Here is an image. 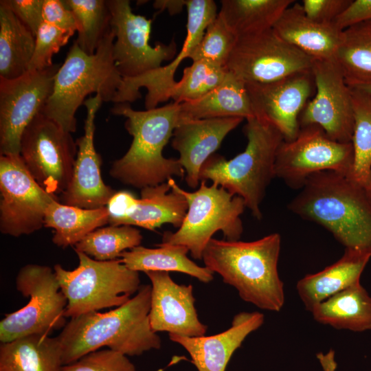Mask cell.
Here are the masks:
<instances>
[{"instance_id":"12","label":"cell","mask_w":371,"mask_h":371,"mask_svg":"<svg viewBox=\"0 0 371 371\" xmlns=\"http://www.w3.org/2000/svg\"><path fill=\"white\" fill-rule=\"evenodd\" d=\"M314 61L272 28L238 37L225 67L246 84H265L312 71Z\"/></svg>"},{"instance_id":"27","label":"cell","mask_w":371,"mask_h":371,"mask_svg":"<svg viewBox=\"0 0 371 371\" xmlns=\"http://www.w3.org/2000/svg\"><path fill=\"white\" fill-rule=\"evenodd\" d=\"M63 366L56 337L34 334L1 344L0 371H60Z\"/></svg>"},{"instance_id":"25","label":"cell","mask_w":371,"mask_h":371,"mask_svg":"<svg viewBox=\"0 0 371 371\" xmlns=\"http://www.w3.org/2000/svg\"><path fill=\"white\" fill-rule=\"evenodd\" d=\"M370 257V254L346 249L337 262L300 279L296 288L306 308L311 311L315 305L360 282L361 275Z\"/></svg>"},{"instance_id":"31","label":"cell","mask_w":371,"mask_h":371,"mask_svg":"<svg viewBox=\"0 0 371 371\" xmlns=\"http://www.w3.org/2000/svg\"><path fill=\"white\" fill-rule=\"evenodd\" d=\"M106 207L85 209L65 205L58 199L48 206L44 227L52 228V242L59 247L76 245L93 230L108 223Z\"/></svg>"},{"instance_id":"47","label":"cell","mask_w":371,"mask_h":371,"mask_svg":"<svg viewBox=\"0 0 371 371\" xmlns=\"http://www.w3.org/2000/svg\"><path fill=\"white\" fill-rule=\"evenodd\" d=\"M351 88L360 89L371 95V83L363 84Z\"/></svg>"},{"instance_id":"30","label":"cell","mask_w":371,"mask_h":371,"mask_svg":"<svg viewBox=\"0 0 371 371\" xmlns=\"http://www.w3.org/2000/svg\"><path fill=\"white\" fill-rule=\"evenodd\" d=\"M157 248L137 246L124 251L122 262L136 271H177L188 274L203 283L213 280L214 273L206 267H201L191 260L189 249L182 245L158 244Z\"/></svg>"},{"instance_id":"29","label":"cell","mask_w":371,"mask_h":371,"mask_svg":"<svg viewBox=\"0 0 371 371\" xmlns=\"http://www.w3.org/2000/svg\"><path fill=\"white\" fill-rule=\"evenodd\" d=\"M35 41L5 1H0V78H16L29 71Z\"/></svg>"},{"instance_id":"14","label":"cell","mask_w":371,"mask_h":371,"mask_svg":"<svg viewBox=\"0 0 371 371\" xmlns=\"http://www.w3.org/2000/svg\"><path fill=\"white\" fill-rule=\"evenodd\" d=\"M106 3L115 35L113 56L122 78L137 77L175 58L178 53L175 41L149 44L153 19L133 13L128 0H107Z\"/></svg>"},{"instance_id":"9","label":"cell","mask_w":371,"mask_h":371,"mask_svg":"<svg viewBox=\"0 0 371 371\" xmlns=\"http://www.w3.org/2000/svg\"><path fill=\"white\" fill-rule=\"evenodd\" d=\"M16 287L30 300L23 308L6 314L1 321V343L34 334L49 335L63 328L67 324V300L54 269L36 264L26 265L19 271Z\"/></svg>"},{"instance_id":"32","label":"cell","mask_w":371,"mask_h":371,"mask_svg":"<svg viewBox=\"0 0 371 371\" xmlns=\"http://www.w3.org/2000/svg\"><path fill=\"white\" fill-rule=\"evenodd\" d=\"M293 0H222L218 14L238 37L272 29Z\"/></svg>"},{"instance_id":"15","label":"cell","mask_w":371,"mask_h":371,"mask_svg":"<svg viewBox=\"0 0 371 371\" xmlns=\"http://www.w3.org/2000/svg\"><path fill=\"white\" fill-rule=\"evenodd\" d=\"M60 66L28 71L14 79L0 78L1 155H20L23 133L50 96Z\"/></svg>"},{"instance_id":"40","label":"cell","mask_w":371,"mask_h":371,"mask_svg":"<svg viewBox=\"0 0 371 371\" xmlns=\"http://www.w3.org/2000/svg\"><path fill=\"white\" fill-rule=\"evenodd\" d=\"M60 371H136L128 356L111 350H98L74 363L64 365Z\"/></svg>"},{"instance_id":"24","label":"cell","mask_w":371,"mask_h":371,"mask_svg":"<svg viewBox=\"0 0 371 371\" xmlns=\"http://www.w3.org/2000/svg\"><path fill=\"white\" fill-rule=\"evenodd\" d=\"M284 41L315 60H335L342 31L334 23L325 24L308 17L301 3L287 8L273 27Z\"/></svg>"},{"instance_id":"43","label":"cell","mask_w":371,"mask_h":371,"mask_svg":"<svg viewBox=\"0 0 371 371\" xmlns=\"http://www.w3.org/2000/svg\"><path fill=\"white\" fill-rule=\"evenodd\" d=\"M43 22L65 31L75 33L77 24L71 10L63 0H44L43 7Z\"/></svg>"},{"instance_id":"36","label":"cell","mask_w":371,"mask_h":371,"mask_svg":"<svg viewBox=\"0 0 371 371\" xmlns=\"http://www.w3.org/2000/svg\"><path fill=\"white\" fill-rule=\"evenodd\" d=\"M71 10L77 24L74 41L86 54L95 53L100 42L111 30V13L104 0H63Z\"/></svg>"},{"instance_id":"13","label":"cell","mask_w":371,"mask_h":371,"mask_svg":"<svg viewBox=\"0 0 371 371\" xmlns=\"http://www.w3.org/2000/svg\"><path fill=\"white\" fill-rule=\"evenodd\" d=\"M0 231L14 237L44 227L49 205L56 196L31 175L20 155L0 156Z\"/></svg>"},{"instance_id":"26","label":"cell","mask_w":371,"mask_h":371,"mask_svg":"<svg viewBox=\"0 0 371 371\" xmlns=\"http://www.w3.org/2000/svg\"><path fill=\"white\" fill-rule=\"evenodd\" d=\"M180 122L219 117H254L246 83L228 71L223 81L202 98L179 104Z\"/></svg>"},{"instance_id":"18","label":"cell","mask_w":371,"mask_h":371,"mask_svg":"<svg viewBox=\"0 0 371 371\" xmlns=\"http://www.w3.org/2000/svg\"><path fill=\"white\" fill-rule=\"evenodd\" d=\"M246 85L255 117L276 126L284 141L294 139L300 130V115L315 91L312 71L269 83Z\"/></svg>"},{"instance_id":"20","label":"cell","mask_w":371,"mask_h":371,"mask_svg":"<svg viewBox=\"0 0 371 371\" xmlns=\"http://www.w3.org/2000/svg\"><path fill=\"white\" fill-rule=\"evenodd\" d=\"M145 273L151 282L152 330L190 337L204 336L207 326L199 319L192 284H179L166 271Z\"/></svg>"},{"instance_id":"5","label":"cell","mask_w":371,"mask_h":371,"mask_svg":"<svg viewBox=\"0 0 371 371\" xmlns=\"http://www.w3.org/2000/svg\"><path fill=\"white\" fill-rule=\"evenodd\" d=\"M114 40L111 29L93 55L74 42L55 76L43 115L71 133L76 131V111L88 95L95 93L103 102H113L123 78L113 56Z\"/></svg>"},{"instance_id":"44","label":"cell","mask_w":371,"mask_h":371,"mask_svg":"<svg viewBox=\"0 0 371 371\" xmlns=\"http://www.w3.org/2000/svg\"><path fill=\"white\" fill-rule=\"evenodd\" d=\"M368 20H371V0H352L334 24L344 30L354 24Z\"/></svg>"},{"instance_id":"4","label":"cell","mask_w":371,"mask_h":371,"mask_svg":"<svg viewBox=\"0 0 371 371\" xmlns=\"http://www.w3.org/2000/svg\"><path fill=\"white\" fill-rule=\"evenodd\" d=\"M281 238L273 233L251 242L212 238L202 256L205 267L234 286L245 302L279 312L284 303L278 271Z\"/></svg>"},{"instance_id":"7","label":"cell","mask_w":371,"mask_h":371,"mask_svg":"<svg viewBox=\"0 0 371 371\" xmlns=\"http://www.w3.org/2000/svg\"><path fill=\"white\" fill-rule=\"evenodd\" d=\"M78 265L67 270L60 264L54 267L60 289L67 300L66 317L118 307L140 288L139 272L128 269L121 260H96L75 251Z\"/></svg>"},{"instance_id":"16","label":"cell","mask_w":371,"mask_h":371,"mask_svg":"<svg viewBox=\"0 0 371 371\" xmlns=\"http://www.w3.org/2000/svg\"><path fill=\"white\" fill-rule=\"evenodd\" d=\"M315 91L300 117L301 127L317 125L328 137L350 143L354 128L351 89L335 60H315L312 68Z\"/></svg>"},{"instance_id":"45","label":"cell","mask_w":371,"mask_h":371,"mask_svg":"<svg viewBox=\"0 0 371 371\" xmlns=\"http://www.w3.org/2000/svg\"><path fill=\"white\" fill-rule=\"evenodd\" d=\"M187 0H156L153 6L158 10H168L170 14H175L182 11L186 5Z\"/></svg>"},{"instance_id":"6","label":"cell","mask_w":371,"mask_h":371,"mask_svg":"<svg viewBox=\"0 0 371 371\" xmlns=\"http://www.w3.org/2000/svg\"><path fill=\"white\" fill-rule=\"evenodd\" d=\"M243 131L247 139L244 151L229 160L212 155L201 167L200 181L210 180L241 197L252 215L261 219L260 204L275 177L276 157L284 139L272 124L256 117L247 120Z\"/></svg>"},{"instance_id":"37","label":"cell","mask_w":371,"mask_h":371,"mask_svg":"<svg viewBox=\"0 0 371 371\" xmlns=\"http://www.w3.org/2000/svg\"><path fill=\"white\" fill-rule=\"evenodd\" d=\"M227 72L225 67L207 60L193 61L169 91L168 100L178 104L198 100L218 86Z\"/></svg>"},{"instance_id":"42","label":"cell","mask_w":371,"mask_h":371,"mask_svg":"<svg viewBox=\"0 0 371 371\" xmlns=\"http://www.w3.org/2000/svg\"><path fill=\"white\" fill-rule=\"evenodd\" d=\"M4 1L14 14L36 36L38 28L43 23L44 0Z\"/></svg>"},{"instance_id":"21","label":"cell","mask_w":371,"mask_h":371,"mask_svg":"<svg viewBox=\"0 0 371 371\" xmlns=\"http://www.w3.org/2000/svg\"><path fill=\"white\" fill-rule=\"evenodd\" d=\"M244 119L219 117L184 120L173 132L171 146L179 154L187 185L196 188L200 184V171L214 154L225 137Z\"/></svg>"},{"instance_id":"2","label":"cell","mask_w":371,"mask_h":371,"mask_svg":"<svg viewBox=\"0 0 371 371\" xmlns=\"http://www.w3.org/2000/svg\"><path fill=\"white\" fill-rule=\"evenodd\" d=\"M288 207L324 227L346 249L371 255V203L364 188L347 176L332 171L310 176Z\"/></svg>"},{"instance_id":"10","label":"cell","mask_w":371,"mask_h":371,"mask_svg":"<svg viewBox=\"0 0 371 371\" xmlns=\"http://www.w3.org/2000/svg\"><path fill=\"white\" fill-rule=\"evenodd\" d=\"M78 147L71 133L39 113L21 140L20 156L36 181L49 194H61L73 172Z\"/></svg>"},{"instance_id":"41","label":"cell","mask_w":371,"mask_h":371,"mask_svg":"<svg viewBox=\"0 0 371 371\" xmlns=\"http://www.w3.org/2000/svg\"><path fill=\"white\" fill-rule=\"evenodd\" d=\"M352 0H303L301 5L308 17L321 23H334Z\"/></svg>"},{"instance_id":"19","label":"cell","mask_w":371,"mask_h":371,"mask_svg":"<svg viewBox=\"0 0 371 371\" xmlns=\"http://www.w3.org/2000/svg\"><path fill=\"white\" fill-rule=\"evenodd\" d=\"M103 100L99 94L85 100L84 135L76 140L77 155L70 183L61 195L63 203L85 209L106 207L116 190L101 175L102 160L94 146L95 117Z\"/></svg>"},{"instance_id":"46","label":"cell","mask_w":371,"mask_h":371,"mask_svg":"<svg viewBox=\"0 0 371 371\" xmlns=\"http://www.w3.org/2000/svg\"><path fill=\"white\" fill-rule=\"evenodd\" d=\"M364 190L366 194V196L371 203V168H370V177L368 181V183H366V186L364 187Z\"/></svg>"},{"instance_id":"35","label":"cell","mask_w":371,"mask_h":371,"mask_svg":"<svg viewBox=\"0 0 371 371\" xmlns=\"http://www.w3.org/2000/svg\"><path fill=\"white\" fill-rule=\"evenodd\" d=\"M142 236L131 225H109L99 227L75 245L80 251L99 261L116 260L127 250L139 246Z\"/></svg>"},{"instance_id":"22","label":"cell","mask_w":371,"mask_h":371,"mask_svg":"<svg viewBox=\"0 0 371 371\" xmlns=\"http://www.w3.org/2000/svg\"><path fill=\"white\" fill-rule=\"evenodd\" d=\"M264 321L259 312H241L234 317L231 327L221 333L194 337L169 334V338L186 350L198 371H225L234 352Z\"/></svg>"},{"instance_id":"33","label":"cell","mask_w":371,"mask_h":371,"mask_svg":"<svg viewBox=\"0 0 371 371\" xmlns=\"http://www.w3.org/2000/svg\"><path fill=\"white\" fill-rule=\"evenodd\" d=\"M335 61L350 87L371 83V20L342 31Z\"/></svg>"},{"instance_id":"3","label":"cell","mask_w":371,"mask_h":371,"mask_svg":"<svg viewBox=\"0 0 371 371\" xmlns=\"http://www.w3.org/2000/svg\"><path fill=\"white\" fill-rule=\"evenodd\" d=\"M111 113L126 118L125 128L133 137L127 152L112 164L110 175L128 186L142 189L186 172L178 159L166 158L163 150L180 123L179 104L171 102L145 111L119 103Z\"/></svg>"},{"instance_id":"23","label":"cell","mask_w":371,"mask_h":371,"mask_svg":"<svg viewBox=\"0 0 371 371\" xmlns=\"http://www.w3.org/2000/svg\"><path fill=\"white\" fill-rule=\"evenodd\" d=\"M188 211L185 197L165 182L141 189L140 198L129 192L125 207L112 225H131L154 231L169 223L179 228Z\"/></svg>"},{"instance_id":"17","label":"cell","mask_w":371,"mask_h":371,"mask_svg":"<svg viewBox=\"0 0 371 371\" xmlns=\"http://www.w3.org/2000/svg\"><path fill=\"white\" fill-rule=\"evenodd\" d=\"M188 14L186 36L180 52L168 65L135 78H122V84L113 100L115 104L131 103L142 95L141 88H146V109L157 107L168 100V93L175 85V72L181 62L190 58L192 52L203 38L207 26L218 15L217 6L213 0H187Z\"/></svg>"},{"instance_id":"11","label":"cell","mask_w":371,"mask_h":371,"mask_svg":"<svg viewBox=\"0 0 371 371\" xmlns=\"http://www.w3.org/2000/svg\"><path fill=\"white\" fill-rule=\"evenodd\" d=\"M352 143L337 142L317 125L301 127L291 141H283L275 161V177L302 188L311 175L332 171L349 177L353 165Z\"/></svg>"},{"instance_id":"39","label":"cell","mask_w":371,"mask_h":371,"mask_svg":"<svg viewBox=\"0 0 371 371\" xmlns=\"http://www.w3.org/2000/svg\"><path fill=\"white\" fill-rule=\"evenodd\" d=\"M74 33L43 23L36 34L35 48L29 71H41L50 67L53 56L65 45Z\"/></svg>"},{"instance_id":"8","label":"cell","mask_w":371,"mask_h":371,"mask_svg":"<svg viewBox=\"0 0 371 371\" xmlns=\"http://www.w3.org/2000/svg\"><path fill=\"white\" fill-rule=\"evenodd\" d=\"M186 199L188 211L183 221L175 232H165L161 244L186 247L193 258L201 260L203 251L218 231L227 240H239L243 231L240 215L246 207L243 199L215 183L201 181L194 192L181 188L173 178L167 181Z\"/></svg>"},{"instance_id":"34","label":"cell","mask_w":371,"mask_h":371,"mask_svg":"<svg viewBox=\"0 0 371 371\" xmlns=\"http://www.w3.org/2000/svg\"><path fill=\"white\" fill-rule=\"evenodd\" d=\"M350 89L354 111L351 140L354 160L348 178L364 188L371 168V95L360 89Z\"/></svg>"},{"instance_id":"38","label":"cell","mask_w":371,"mask_h":371,"mask_svg":"<svg viewBox=\"0 0 371 371\" xmlns=\"http://www.w3.org/2000/svg\"><path fill=\"white\" fill-rule=\"evenodd\" d=\"M236 41L237 36L218 13L206 28L190 58L192 62L204 60L225 67Z\"/></svg>"},{"instance_id":"1","label":"cell","mask_w":371,"mask_h":371,"mask_svg":"<svg viewBox=\"0 0 371 371\" xmlns=\"http://www.w3.org/2000/svg\"><path fill=\"white\" fill-rule=\"evenodd\" d=\"M151 285H141L135 295L113 310L90 312L70 318L56 337L63 365L106 346L126 356L159 349V336L150 325Z\"/></svg>"},{"instance_id":"28","label":"cell","mask_w":371,"mask_h":371,"mask_svg":"<svg viewBox=\"0 0 371 371\" xmlns=\"http://www.w3.org/2000/svg\"><path fill=\"white\" fill-rule=\"evenodd\" d=\"M310 311L317 322L336 329L371 330V297L360 282L315 305Z\"/></svg>"}]
</instances>
